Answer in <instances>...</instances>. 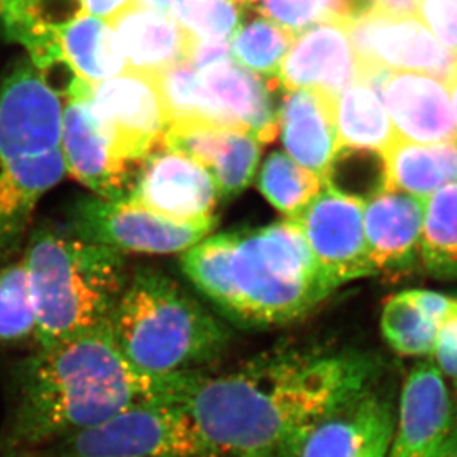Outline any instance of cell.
<instances>
[{"label": "cell", "mask_w": 457, "mask_h": 457, "mask_svg": "<svg viewBox=\"0 0 457 457\" xmlns=\"http://www.w3.org/2000/svg\"><path fill=\"white\" fill-rule=\"evenodd\" d=\"M380 364L358 353L289 351L231 373L188 376L181 404L215 457H271L301 429L373 388Z\"/></svg>", "instance_id": "cell-1"}, {"label": "cell", "mask_w": 457, "mask_h": 457, "mask_svg": "<svg viewBox=\"0 0 457 457\" xmlns=\"http://www.w3.org/2000/svg\"><path fill=\"white\" fill-rule=\"evenodd\" d=\"M191 373L137 370L116 345L110 323L35 350L18 367L4 447L17 452L64 440L139 402H177Z\"/></svg>", "instance_id": "cell-2"}, {"label": "cell", "mask_w": 457, "mask_h": 457, "mask_svg": "<svg viewBox=\"0 0 457 457\" xmlns=\"http://www.w3.org/2000/svg\"><path fill=\"white\" fill-rule=\"evenodd\" d=\"M181 267L225 315L258 328L303 319L335 292L290 218L204 238Z\"/></svg>", "instance_id": "cell-3"}, {"label": "cell", "mask_w": 457, "mask_h": 457, "mask_svg": "<svg viewBox=\"0 0 457 457\" xmlns=\"http://www.w3.org/2000/svg\"><path fill=\"white\" fill-rule=\"evenodd\" d=\"M22 262L37 320L35 350L110 323L130 278L123 254L49 228L33 234Z\"/></svg>", "instance_id": "cell-4"}, {"label": "cell", "mask_w": 457, "mask_h": 457, "mask_svg": "<svg viewBox=\"0 0 457 457\" xmlns=\"http://www.w3.org/2000/svg\"><path fill=\"white\" fill-rule=\"evenodd\" d=\"M110 330L123 357L150 376L200 371L228 344L220 320L152 268L130 274Z\"/></svg>", "instance_id": "cell-5"}, {"label": "cell", "mask_w": 457, "mask_h": 457, "mask_svg": "<svg viewBox=\"0 0 457 457\" xmlns=\"http://www.w3.org/2000/svg\"><path fill=\"white\" fill-rule=\"evenodd\" d=\"M58 457H215L181 404L147 400L61 441Z\"/></svg>", "instance_id": "cell-6"}, {"label": "cell", "mask_w": 457, "mask_h": 457, "mask_svg": "<svg viewBox=\"0 0 457 457\" xmlns=\"http://www.w3.org/2000/svg\"><path fill=\"white\" fill-rule=\"evenodd\" d=\"M87 100L112 150L128 163L141 168L163 145L169 120L155 74L125 71L94 83Z\"/></svg>", "instance_id": "cell-7"}, {"label": "cell", "mask_w": 457, "mask_h": 457, "mask_svg": "<svg viewBox=\"0 0 457 457\" xmlns=\"http://www.w3.org/2000/svg\"><path fill=\"white\" fill-rule=\"evenodd\" d=\"M216 220L178 222L129 202L83 200L73 212V233L119 253L186 252L206 238Z\"/></svg>", "instance_id": "cell-8"}, {"label": "cell", "mask_w": 457, "mask_h": 457, "mask_svg": "<svg viewBox=\"0 0 457 457\" xmlns=\"http://www.w3.org/2000/svg\"><path fill=\"white\" fill-rule=\"evenodd\" d=\"M393 402L376 386L306 425L271 457H388Z\"/></svg>", "instance_id": "cell-9"}, {"label": "cell", "mask_w": 457, "mask_h": 457, "mask_svg": "<svg viewBox=\"0 0 457 457\" xmlns=\"http://www.w3.org/2000/svg\"><path fill=\"white\" fill-rule=\"evenodd\" d=\"M348 33L364 74L375 70L425 74L449 87L457 54L445 49L418 18L376 12L348 22Z\"/></svg>", "instance_id": "cell-10"}, {"label": "cell", "mask_w": 457, "mask_h": 457, "mask_svg": "<svg viewBox=\"0 0 457 457\" xmlns=\"http://www.w3.org/2000/svg\"><path fill=\"white\" fill-rule=\"evenodd\" d=\"M89 83L73 78L69 103L62 110L61 152L65 168L83 186L105 200L129 199L139 169L120 159L96 120L87 100Z\"/></svg>", "instance_id": "cell-11"}, {"label": "cell", "mask_w": 457, "mask_h": 457, "mask_svg": "<svg viewBox=\"0 0 457 457\" xmlns=\"http://www.w3.org/2000/svg\"><path fill=\"white\" fill-rule=\"evenodd\" d=\"M364 204L321 191L294 220L326 280L335 287L375 276L362 224Z\"/></svg>", "instance_id": "cell-12"}, {"label": "cell", "mask_w": 457, "mask_h": 457, "mask_svg": "<svg viewBox=\"0 0 457 457\" xmlns=\"http://www.w3.org/2000/svg\"><path fill=\"white\" fill-rule=\"evenodd\" d=\"M62 107L44 74L22 62L0 85V163L61 145Z\"/></svg>", "instance_id": "cell-13"}, {"label": "cell", "mask_w": 457, "mask_h": 457, "mask_svg": "<svg viewBox=\"0 0 457 457\" xmlns=\"http://www.w3.org/2000/svg\"><path fill=\"white\" fill-rule=\"evenodd\" d=\"M218 199L211 173L163 144L144 160L125 202L178 222H206L216 220Z\"/></svg>", "instance_id": "cell-14"}, {"label": "cell", "mask_w": 457, "mask_h": 457, "mask_svg": "<svg viewBox=\"0 0 457 457\" xmlns=\"http://www.w3.org/2000/svg\"><path fill=\"white\" fill-rule=\"evenodd\" d=\"M362 78L379 92L397 141L432 145L456 138L449 87L425 74L375 70Z\"/></svg>", "instance_id": "cell-15"}, {"label": "cell", "mask_w": 457, "mask_h": 457, "mask_svg": "<svg viewBox=\"0 0 457 457\" xmlns=\"http://www.w3.org/2000/svg\"><path fill=\"white\" fill-rule=\"evenodd\" d=\"M452 400L431 358L419 362L403 385L388 457H434L452 432Z\"/></svg>", "instance_id": "cell-16"}, {"label": "cell", "mask_w": 457, "mask_h": 457, "mask_svg": "<svg viewBox=\"0 0 457 457\" xmlns=\"http://www.w3.org/2000/svg\"><path fill=\"white\" fill-rule=\"evenodd\" d=\"M276 78L285 91L321 89L337 98L361 78L345 22H319L299 33Z\"/></svg>", "instance_id": "cell-17"}, {"label": "cell", "mask_w": 457, "mask_h": 457, "mask_svg": "<svg viewBox=\"0 0 457 457\" xmlns=\"http://www.w3.org/2000/svg\"><path fill=\"white\" fill-rule=\"evenodd\" d=\"M427 199L386 191L367 202L362 224L375 274L407 271L419 262Z\"/></svg>", "instance_id": "cell-18"}, {"label": "cell", "mask_w": 457, "mask_h": 457, "mask_svg": "<svg viewBox=\"0 0 457 457\" xmlns=\"http://www.w3.org/2000/svg\"><path fill=\"white\" fill-rule=\"evenodd\" d=\"M107 21L125 58L126 71L157 74L188 61L193 36L169 13L143 0H129Z\"/></svg>", "instance_id": "cell-19"}, {"label": "cell", "mask_w": 457, "mask_h": 457, "mask_svg": "<svg viewBox=\"0 0 457 457\" xmlns=\"http://www.w3.org/2000/svg\"><path fill=\"white\" fill-rule=\"evenodd\" d=\"M277 119L290 159L323 181L339 148L337 98L321 89L286 91Z\"/></svg>", "instance_id": "cell-20"}, {"label": "cell", "mask_w": 457, "mask_h": 457, "mask_svg": "<svg viewBox=\"0 0 457 457\" xmlns=\"http://www.w3.org/2000/svg\"><path fill=\"white\" fill-rule=\"evenodd\" d=\"M64 170L61 148L0 163V268L18 251L36 204Z\"/></svg>", "instance_id": "cell-21"}, {"label": "cell", "mask_w": 457, "mask_h": 457, "mask_svg": "<svg viewBox=\"0 0 457 457\" xmlns=\"http://www.w3.org/2000/svg\"><path fill=\"white\" fill-rule=\"evenodd\" d=\"M199 76L207 91L233 114L247 134L263 144L277 138L278 119L272 94L281 89L278 79H263L233 60L200 70Z\"/></svg>", "instance_id": "cell-22"}, {"label": "cell", "mask_w": 457, "mask_h": 457, "mask_svg": "<svg viewBox=\"0 0 457 457\" xmlns=\"http://www.w3.org/2000/svg\"><path fill=\"white\" fill-rule=\"evenodd\" d=\"M56 60L82 82H104L125 73V58L107 20L80 12L55 31Z\"/></svg>", "instance_id": "cell-23"}, {"label": "cell", "mask_w": 457, "mask_h": 457, "mask_svg": "<svg viewBox=\"0 0 457 457\" xmlns=\"http://www.w3.org/2000/svg\"><path fill=\"white\" fill-rule=\"evenodd\" d=\"M389 191L429 197L457 182V137L432 145L397 141L388 152Z\"/></svg>", "instance_id": "cell-24"}, {"label": "cell", "mask_w": 457, "mask_h": 457, "mask_svg": "<svg viewBox=\"0 0 457 457\" xmlns=\"http://www.w3.org/2000/svg\"><path fill=\"white\" fill-rule=\"evenodd\" d=\"M339 147L370 148L386 153L397 137L379 92L367 79L358 78L337 98Z\"/></svg>", "instance_id": "cell-25"}, {"label": "cell", "mask_w": 457, "mask_h": 457, "mask_svg": "<svg viewBox=\"0 0 457 457\" xmlns=\"http://www.w3.org/2000/svg\"><path fill=\"white\" fill-rule=\"evenodd\" d=\"M169 125L204 123L225 129L246 132L200 80L199 71L190 61H179L155 74Z\"/></svg>", "instance_id": "cell-26"}, {"label": "cell", "mask_w": 457, "mask_h": 457, "mask_svg": "<svg viewBox=\"0 0 457 457\" xmlns=\"http://www.w3.org/2000/svg\"><path fill=\"white\" fill-rule=\"evenodd\" d=\"M419 262L432 277L457 278V182L427 199Z\"/></svg>", "instance_id": "cell-27"}, {"label": "cell", "mask_w": 457, "mask_h": 457, "mask_svg": "<svg viewBox=\"0 0 457 457\" xmlns=\"http://www.w3.org/2000/svg\"><path fill=\"white\" fill-rule=\"evenodd\" d=\"M323 184L337 195L367 204L389 191L386 154L370 148L339 147Z\"/></svg>", "instance_id": "cell-28"}, {"label": "cell", "mask_w": 457, "mask_h": 457, "mask_svg": "<svg viewBox=\"0 0 457 457\" xmlns=\"http://www.w3.org/2000/svg\"><path fill=\"white\" fill-rule=\"evenodd\" d=\"M295 39L294 31L268 18H252L240 22L231 36V58L252 73L274 78Z\"/></svg>", "instance_id": "cell-29"}, {"label": "cell", "mask_w": 457, "mask_h": 457, "mask_svg": "<svg viewBox=\"0 0 457 457\" xmlns=\"http://www.w3.org/2000/svg\"><path fill=\"white\" fill-rule=\"evenodd\" d=\"M258 186L272 206L287 218H295L321 193L324 184L289 155L274 152L263 163Z\"/></svg>", "instance_id": "cell-30"}, {"label": "cell", "mask_w": 457, "mask_h": 457, "mask_svg": "<svg viewBox=\"0 0 457 457\" xmlns=\"http://www.w3.org/2000/svg\"><path fill=\"white\" fill-rule=\"evenodd\" d=\"M37 320L22 261L0 268V346L36 345Z\"/></svg>", "instance_id": "cell-31"}, {"label": "cell", "mask_w": 457, "mask_h": 457, "mask_svg": "<svg viewBox=\"0 0 457 457\" xmlns=\"http://www.w3.org/2000/svg\"><path fill=\"white\" fill-rule=\"evenodd\" d=\"M380 328L385 341L398 354L431 357L436 345V324L414 305L407 290L394 295L385 303Z\"/></svg>", "instance_id": "cell-32"}, {"label": "cell", "mask_w": 457, "mask_h": 457, "mask_svg": "<svg viewBox=\"0 0 457 457\" xmlns=\"http://www.w3.org/2000/svg\"><path fill=\"white\" fill-rule=\"evenodd\" d=\"M234 0H173L170 17L195 39H231L243 20Z\"/></svg>", "instance_id": "cell-33"}, {"label": "cell", "mask_w": 457, "mask_h": 457, "mask_svg": "<svg viewBox=\"0 0 457 457\" xmlns=\"http://www.w3.org/2000/svg\"><path fill=\"white\" fill-rule=\"evenodd\" d=\"M263 17L295 35L319 22H348L354 20V0H258Z\"/></svg>", "instance_id": "cell-34"}, {"label": "cell", "mask_w": 457, "mask_h": 457, "mask_svg": "<svg viewBox=\"0 0 457 457\" xmlns=\"http://www.w3.org/2000/svg\"><path fill=\"white\" fill-rule=\"evenodd\" d=\"M259 144L247 132L234 130L231 134L224 152L207 170L215 182L220 199H234L251 186L261 159Z\"/></svg>", "instance_id": "cell-35"}, {"label": "cell", "mask_w": 457, "mask_h": 457, "mask_svg": "<svg viewBox=\"0 0 457 457\" xmlns=\"http://www.w3.org/2000/svg\"><path fill=\"white\" fill-rule=\"evenodd\" d=\"M416 18L445 49L457 54V0H419Z\"/></svg>", "instance_id": "cell-36"}, {"label": "cell", "mask_w": 457, "mask_h": 457, "mask_svg": "<svg viewBox=\"0 0 457 457\" xmlns=\"http://www.w3.org/2000/svg\"><path fill=\"white\" fill-rule=\"evenodd\" d=\"M429 358L457 391V296H450L449 306L436 326V345Z\"/></svg>", "instance_id": "cell-37"}, {"label": "cell", "mask_w": 457, "mask_h": 457, "mask_svg": "<svg viewBox=\"0 0 457 457\" xmlns=\"http://www.w3.org/2000/svg\"><path fill=\"white\" fill-rule=\"evenodd\" d=\"M228 60H231V39L200 40L193 37L188 61L199 71Z\"/></svg>", "instance_id": "cell-38"}, {"label": "cell", "mask_w": 457, "mask_h": 457, "mask_svg": "<svg viewBox=\"0 0 457 457\" xmlns=\"http://www.w3.org/2000/svg\"><path fill=\"white\" fill-rule=\"evenodd\" d=\"M129 0H80L83 12L101 20H110Z\"/></svg>", "instance_id": "cell-39"}, {"label": "cell", "mask_w": 457, "mask_h": 457, "mask_svg": "<svg viewBox=\"0 0 457 457\" xmlns=\"http://www.w3.org/2000/svg\"><path fill=\"white\" fill-rule=\"evenodd\" d=\"M419 0H379L378 11L393 17L416 18Z\"/></svg>", "instance_id": "cell-40"}, {"label": "cell", "mask_w": 457, "mask_h": 457, "mask_svg": "<svg viewBox=\"0 0 457 457\" xmlns=\"http://www.w3.org/2000/svg\"><path fill=\"white\" fill-rule=\"evenodd\" d=\"M434 457H457V429L450 432L445 445H441Z\"/></svg>", "instance_id": "cell-41"}, {"label": "cell", "mask_w": 457, "mask_h": 457, "mask_svg": "<svg viewBox=\"0 0 457 457\" xmlns=\"http://www.w3.org/2000/svg\"><path fill=\"white\" fill-rule=\"evenodd\" d=\"M143 2L166 13H170V9H172L173 4V0H143Z\"/></svg>", "instance_id": "cell-42"}, {"label": "cell", "mask_w": 457, "mask_h": 457, "mask_svg": "<svg viewBox=\"0 0 457 457\" xmlns=\"http://www.w3.org/2000/svg\"><path fill=\"white\" fill-rule=\"evenodd\" d=\"M450 96H452V104H453L454 120H456L457 126V73L454 74V78L452 79V82L449 83Z\"/></svg>", "instance_id": "cell-43"}, {"label": "cell", "mask_w": 457, "mask_h": 457, "mask_svg": "<svg viewBox=\"0 0 457 457\" xmlns=\"http://www.w3.org/2000/svg\"><path fill=\"white\" fill-rule=\"evenodd\" d=\"M234 2H237V4H256L258 0H234Z\"/></svg>", "instance_id": "cell-44"}]
</instances>
